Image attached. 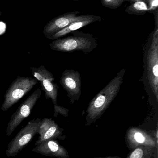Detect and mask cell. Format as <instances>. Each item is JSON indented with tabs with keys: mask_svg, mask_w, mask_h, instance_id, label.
<instances>
[{
	"mask_svg": "<svg viewBox=\"0 0 158 158\" xmlns=\"http://www.w3.org/2000/svg\"><path fill=\"white\" fill-rule=\"evenodd\" d=\"M60 133L57 124L51 118H45L41 120L39 127L38 134L39 137L35 143V145L43 142L52 140V138L56 137Z\"/></svg>",
	"mask_w": 158,
	"mask_h": 158,
	"instance_id": "cell-11",
	"label": "cell"
},
{
	"mask_svg": "<svg viewBox=\"0 0 158 158\" xmlns=\"http://www.w3.org/2000/svg\"><path fill=\"white\" fill-rule=\"evenodd\" d=\"M125 72L124 69H121L90 101L86 109L87 120L92 122L99 118L108 108L120 90Z\"/></svg>",
	"mask_w": 158,
	"mask_h": 158,
	"instance_id": "cell-2",
	"label": "cell"
},
{
	"mask_svg": "<svg viewBox=\"0 0 158 158\" xmlns=\"http://www.w3.org/2000/svg\"><path fill=\"white\" fill-rule=\"evenodd\" d=\"M70 33V36L54 40L50 44V48L65 53L82 51L88 54L97 47L96 40L92 34L78 31Z\"/></svg>",
	"mask_w": 158,
	"mask_h": 158,
	"instance_id": "cell-3",
	"label": "cell"
},
{
	"mask_svg": "<svg viewBox=\"0 0 158 158\" xmlns=\"http://www.w3.org/2000/svg\"><path fill=\"white\" fill-rule=\"evenodd\" d=\"M2 15V12L0 11V15Z\"/></svg>",
	"mask_w": 158,
	"mask_h": 158,
	"instance_id": "cell-19",
	"label": "cell"
},
{
	"mask_svg": "<svg viewBox=\"0 0 158 158\" xmlns=\"http://www.w3.org/2000/svg\"><path fill=\"white\" fill-rule=\"evenodd\" d=\"M41 119L40 118L33 119L21 129L17 135L10 141L6 151L8 157L15 156L32 141L38 134Z\"/></svg>",
	"mask_w": 158,
	"mask_h": 158,
	"instance_id": "cell-5",
	"label": "cell"
},
{
	"mask_svg": "<svg viewBox=\"0 0 158 158\" xmlns=\"http://www.w3.org/2000/svg\"><path fill=\"white\" fill-rule=\"evenodd\" d=\"M59 83L66 92L71 104L79 99L81 95V78L79 72L72 69L65 70L61 75Z\"/></svg>",
	"mask_w": 158,
	"mask_h": 158,
	"instance_id": "cell-8",
	"label": "cell"
},
{
	"mask_svg": "<svg viewBox=\"0 0 158 158\" xmlns=\"http://www.w3.org/2000/svg\"><path fill=\"white\" fill-rule=\"evenodd\" d=\"M73 1H79V0H73Z\"/></svg>",
	"mask_w": 158,
	"mask_h": 158,
	"instance_id": "cell-20",
	"label": "cell"
},
{
	"mask_svg": "<svg viewBox=\"0 0 158 158\" xmlns=\"http://www.w3.org/2000/svg\"><path fill=\"white\" fill-rule=\"evenodd\" d=\"M38 83L35 78L24 77L18 76L9 85L4 95L1 109L7 111L28 94Z\"/></svg>",
	"mask_w": 158,
	"mask_h": 158,
	"instance_id": "cell-4",
	"label": "cell"
},
{
	"mask_svg": "<svg viewBox=\"0 0 158 158\" xmlns=\"http://www.w3.org/2000/svg\"><path fill=\"white\" fill-rule=\"evenodd\" d=\"M126 0H101L102 5L110 9H117Z\"/></svg>",
	"mask_w": 158,
	"mask_h": 158,
	"instance_id": "cell-14",
	"label": "cell"
},
{
	"mask_svg": "<svg viewBox=\"0 0 158 158\" xmlns=\"http://www.w3.org/2000/svg\"><path fill=\"white\" fill-rule=\"evenodd\" d=\"M125 11L129 15H144L148 12V6L144 0H140L131 4L126 8Z\"/></svg>",
	"mask_w": 158,
	"mask_h": 158,
	"instance_id": "cell-13",
	"label": "cell"
},
{
	"mask_svg": "<svg viewBox=\"0 0 158 158\" xmlns=\"http://www.w3.org/2000/svg\"><path fill=\"white\" fill-rule=\"evenodd\" d=\"M148 6V12L154 13L158 10V0H144Z\"/></svg>",
	"mask_w": 158,
	"mask_h": 158,
	"instance_id": "cell-16",
	"label": "cell"
},
{
	"mask_svg": "<svg viewBox=\"0 0 158 158\" xmlns=\"http://www.w3.org/2000/svg\"><path fill=\"white\" fill-rule=\"evenodd\" d=\"M54 117H57L58 114H61L64 117H67L69 112V110L68 109L58 106L57 104L54 105Z\"/></svg>",
	"mask_w": 158,
	"mask_h": 158,
	"instance_id": "cell-15",
	"label": "cell"
},
{
	"mask_svg": "<svg viewBox=\"0 0 158 158\" xmlns=\"http://www.w3.org/2000/svg\"><path fill=\"white\" fill-rule=\"evenodd\" d=\"M32 74L37 79L41 89L44 92L46 99H51L54 105L57 104L58 93L59 87L54 82L55 78L52 73L43 65L38 68L30 67Z\"/></svg>",
	"mask_w": 158,
	"mask_h": 158,
	"instance_id": "cell-7",
	"label": "cell"
},
{
	"mask_svg": "<svg viewBox=\"0 0 158 158\" xmlns=\"http://www.w3.org/2000/svg\"><path fill=\"white\" fill-rule=\"evenodd\" d=\"M143 156V151L140 148L135 149L130 156V158H142Z\"/></svg>",
	"mask_w": 158,
	"mask_h": 158,
	"instance_id": "cell-17",
	"label": "cell"
},
{
	"mask_svg": "<svg viewBox=\"0 0 158 158\" xmlns=\"http://www.w3.org/2000/svg\"><path fill=\"white\" fill-rule=\"evenodd\" d=\"M158 20L150 34L144 50L143 80L148 93L158 101Z\"/></svg>",
	"mask_w": 158,
	"mask_h": 158,
	"instance_id": "cell-1",
	"label": "cell"
},
{
	"mask_svg": "<svg viewBox=\"0 0 158 158\" xmlns=\"http://www.w3.org/2000/svg\"><path fill=\"white\" fill-rule=\"evenodd\" d=\"M41 95V90L38 88L19 105L17 110L11 116L7 124L6 129L7 136H10L20 123L30 115Z\"/></svg>",
	"mask_w": 158,
	"mask_h": 158,
	"instance_id": "cell-6",
	"label": "cell"
},
{
	"mask_svg": "<svg viewBox=\"0 0 158 158\" xmlns=\"http://www.w3.org/2000/svg\"><path fill=\"white\" fill-rule=\"evenodd\" d=\"M80 13V12L78 11L68 12L53 19L46 24L44 28L43 33L45 36L49 39L54 34L65 28L74 21L81 19L83 15H78Z\"/></svg>",
	"mask_w": 158,
	"mask_h": 158,
	"instance_id": "cell-9",
	"label": "cell"
},
{
	"mask_svg": "<svg viewBox=\"0 0 158 158\" xmlns=\"http://www.w3.org/2000/svg\"><path fill=\"white\" fill-rule=\"evenodd\" d=\"M59 145L53 140H50L43 142L36 146L32 151L43 156H58L59 153Z\"/></svg>",
	"mask_w": 158,
	"mask_h": 158,
	"instance_id": "cell-12",
	"label": "cell"
},
{
	"mask_svg": "<svg viewBox=\"0 0 158 158\" xmlns=\"http://www.w3.org/2000/svg\"><path fill=\"white\" fill-rule=\"evenodd\" d=\"M103 19V18L100 16L93 15H83V17L81 19L74 21L65 28L54 34L49 38V40H54L59 38H63L72 31H77L79 29L86 27L93 22L102 21Z\"/></svg>",
	"mask_w": 158,
	"mask_h": 158,
	"instance_id": "cell-10",
	"label": "cell"
},
{
	"mask_svg": "<svg viewBox=\"0 0 158 158\" xmlns=\"http://www.w3.org/2000/svg\"><path fill=\"white\" fill-rule=\"evenodd\" d=\"M135 139L136 142L139 143H143L145 141V137L142 133L140 132H137L135 134Z\"/></svg>",
	"mask_w": 158,
	"mask_h": 158,
	"instance_id": "cell-18",
	"label": "cell"
}]
</instances>
